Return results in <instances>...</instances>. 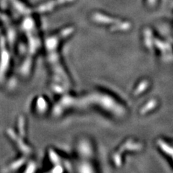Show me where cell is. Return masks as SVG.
<instances>
[{"label": "cell", "instance_id": "1", "mask_svg": "<svg viewBox=\"0 0 173 173\" xmlns=\"http://www.w3.org/2000/svg\"><path fill=\"white\" fill-rule=\"evenodd\" d=\"M69 28L64 30L59 34H54L46 40V52H47V62L51 71L52 82L56 85V88L66 90L70 86L71 80L65 71L61 59L60 58L59 45L63 40L71 33L72 29L68 31Z\"/></svg>", "mask_w": 173, "mask_h": 173}]
</instances>
